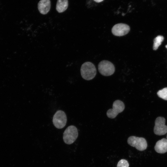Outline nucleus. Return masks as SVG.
<instances>
[{"label": "nucleus", "mask_w": 167, "mask_h": 167, "mask_svg": "<svg viewBox=\"0 0 167 167\" xmlns=\"http://www.w3.org/2000/svg\"><path fill=\"white\" fill-rule=\"evenodd\" d=\"M164 39L163 36L159 35L156 36L154 40L153 49L154 50L157 49L161 45Z\"/></svg>", "instance_id": "obj_12"}, {"label": "nucleus", "mask_w": 167, "mask_h": 167, "mask_svg": "<svg viewBox=\"0 0 167 167\" xmlns=\"http://www.w3.org/2000/svg\"><path fill=\"white\" fill-rule=\"evenodd\" d=\"M51 6L50 0H41L38 4L40 12L43 15L47 14L49 11Z\"/></svg>", "instance_id": "obj_9"}, {"label": "nucleus", "mask_w": 167, "mask_h": 167, "mask_svg": "<svg viewBox=\"0 0 167 167\" xmlns=\"http://www.w3.org/2000/svg\"><path fill=\"white\" fill-rule=\"evenodd\" d=\"M157 94L160 98L167 100V88H165L159 90L157 92Z\"/></svg>", "instance_id": "obj_13"}, {"label": "nucleus", "mask_w": 167, "mask_h": 167, "mask_svg": "<svg viewBox=\"0 0 167 167\" xmlns=\"http://www.w3.org/2000/svg\"><path fill=\"white\" fill-rule=\"evenodd\" d=\"M156 151L160 153L167 152V139L163 138L158 141L154 147Z\"/></svg>", "instance_id": "obj_10"}, {"label": "nucleus", "mask_w": 167, "mask_h": 167, "mask_svg": "<svg viewBox=\"0 0 167 167\" xmlns=\"http://www.w3.org/2000/svg\"><path fill=\"white\" fill-rule=\"evenodd\" d=\"M127 143L129 145L140 151L144 150L147 147V141L143 137L131 136L127 139Z\"/></svg>", "instance_id": "obj_4"}, {"label": "nucleus", "mask_w": 167, "mask_h": 167, "mask_svg": "<svg viewBox=\"0 0 167 167\" xmlns=\"http://www.w3.org/2000/svg\"><path fill=\"white\" fill-rule=\"evenodd\" d=\"M125 106L123 102L117 100L114 101L112 109H108L106 113L107 116L110 118H114L119 113L122 112L125 109Z\"/></svg>", "instance_id": "obj_5"}, {"label": "nucleus", "mask_w": 167, "mask_h": 167, "mask_svg": "<svg viewBox=\"0 0 167 167\" xmlns=\"http://www.w3.org/2000/svg\"><path fill=\"white\" fill-rule=\"evenodd\" d=\"M165 119L164 117H159L156 118L154 128V132L155 134L161 135L167 132V126L165 125Z\"/></svg>", "instance_id": "obj_7"}, {"label": "nucleus", "mask_w": 167, "mask_h": 167, "mask_svg": "<svg viewBox=\"0 0 167 167\" xmlns=\"http://www.w3.org/2000/svg\"><path fill=\"white\" fill-rule=\"evenodd\" d=\"M67 122L66 116L65 113L61 110H58L54 114L53 122L57 128L62 129L66 125Z\"/></svg>", "instance_id": "obj_6"}, {"label": "nucleus", "mask_w": 167, "mask_h": 167, "mask_svg": "<svg viewBox=\"0 0 167 167\" xmlns=\"http://www.w3.org/2000/svg\"><path fill=\"white\" fill-rule=\"evenodd\" d=\"M95 1L97 2H99L102 1L103 0H94Z\"/></svg>", "instance_id": "obj_15"}, {"label": "nucleus", "mask_w": 167, "mask_h": 167, "mask_svg": "<svg viewBox=\"0 0 167 167\" xmlns=\"http://www.w3.org/2000/svg\"><path fill=\"white\" fill-rule=\"evenodd\" d=\"M68 0H58L56 5V9L59 13L65 11L68 7Z\"/></svg>", "instance_id": "obj_11"}, {"label": "nucleus", "mask_w": 167, "mask_h": 167, "mask_svg": "<svg viewBox=\"0 0 167 167\" xmlns=\"http://www.w3.org/2000/svg\"><path fill=\"white\" fill-rule=\"evenodd\" d=\"M130 28L127 24L119 23L115 25L112 28V34L116 36H122L127 34L130 31Z\"/></svg>", "instance_id": "obj_8"}, {"label": "nucleus", "mask_w": 167, "mask_h": 167, "mask_svg": "<svg viewBox=\"0 0 167 167\" xmlns=\"http://www.w3.org/2000/svg\"><path fill=\"white\" fill-rule=\"evenodd\" d=\"M129 164L126 160L121 159L118 162L117 167H129Z\"/></svg>", "instance_id": "obj_14"}, {"label": "nucleus", "mask_w": 167, "mask_h": 167, "mask_svg": "<svg viewBox=\"0 0 167 167\" xmlns=\"http://www.w3.org/2000/svg\"><path fill=\"white\" fill-rule=\"evenodd\" d=\"M96 71L95 65L89 62L84 63L80 68V73L84 79L89 80L93 79L96 75Z\"/></svg>", "instance_id": "obj_1"}, {"label": "nucleus", "mask_w": 167, "mask_h": 167, "mask_svg": "<svg viewBox=\"0 0 167 167\" xmlns=\"http://www.w3.org/2000/svg\"><path fill=\"white\" fill-rule=\"evenodd\" d=\"M78 135L77 128L75 126L71 125L68 126L65 130L63 139L66 144H70L74 143Z\"/></svg>", "instance_id": "obj_2"}, {"label": "nucleus", "mask_w": 167, "mask_h": 167, "mask_svg": "<svg viewBox=\"0 0 167 167\" xmlns=\"http://www.w3.org/2000/svg\"><path fill=\"white\" fill-rule=\"evenodd\" d=\"M98 69L100 73L104 76L111 75L115 71L114 65L107 60H103L100 62L98 65Z\"/></svg>", "instance_id": "obj_3"}, {"label": "nucleus", "mask_w": 167, "mask_h": 167, "mask_svg": "<svg viewBox=\"0 0 167 167\" xmlns=\"http://www.w3.org/2000/svg\"><path fill=\"white\" fill-rule=\"evenodd\" d=\"M165 47L167 49V45L165 46Z\"/></svg>", "instance_id": "obj_16"}]
</instances>
